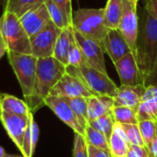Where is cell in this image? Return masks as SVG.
<instances>
[{"instance_id":"3957f363","label":"cell","mask_w":157,"mask_h":157,"mask_svg":"<svg viewBox=\"0 0 157 157\" xmlns=\"http://www.w3.org/2000/svg\"><path fill=\"white\" fill-rule=\"evenodd\" d=\"M7 52L32 54L30 38L19 17L14 13L4 11L0 21V55Z\"/></svg>"},{"instance_id":"e0dca14e","label":"cell","mask_w":157,"mask_h":157,"mask_svg":"<svg viewBox=\"0 0 157 157\" xmlns=\"http://www.w3.org/2000/svg\"><path fill=\"white\" fill-rule=\"evenodd\" d=\"M138 121H154L157 122V86H148L137 109Z\"/></svg>"},{"instance_id":"f546056e","label":"cell","mask_w":157,"mask_h":157,"mask_svg":"<svg viewBox=\"0 0 157 157\" xmlns=\"http://www.w3.org/2000/svg\"><path fill=\"white\" fill-rule=\"evenodd\" d=\"M144 145L149 149L157 133V122L154 121H141L138 122Z\"/></svg>"},{"instance_id":"9a60e30c","label":"cell","mask_w":157,"mask_h":157,"mask_svg":"<svg viewBox=\"0 0 157 157\" xmlns=\"http://www.w3.org/2000/svg\"><path fill=\"white\" fill-rule=\"evenodd\" d=\"M103 47L113 63H116L125 55L132 52L127 40L119 29H109L104 40Z\"/></svg>"},{"instance_id":"44dd1931","label":"cell","mask_w":157,"mask_h":157,"mask_svg":"<svg viewBox=\"0 0 157 157\" xmlns=\"http://www.w3.org/2000/svg\"><path fill=\"white\" fill-rule=\"evenodd\" d=\"M104 8L106 27L109 29H118L123 14V0H108Z\"/></svg>"},{"instance_id":"7a4b0ae2","label":"cell","mask_w":157,"mask_h":157,"mask_svg":"<svg viewBox=\"0 0 157 157\" xmlns=\"http://www.w3.org/2000/svg\"><path fill=\"white\" fill-rule=\"evenodd\" d=\"M135 58L146 81L153 72L157 59V20L145 6L139 16Z\"/></svg>"},{"instance_id":"ba28073f","label":"cell","mask_w":157,"mask_h":157,"mask_svg":"<svg viewBox=\"0 0 157 157\" xmlns=\"http://www.w3.org/2000/svg\"><path fill=\"white\" fill-rule=\"evenodd\" d=\"M118 29L127 40L133 55L136 56L139 16L137 14V6L128 0H123V14Z\"/></svg>"},{"instance_id":"ffe728a7","label":"cell","mask_w":157,"mask_h":157,"mask_svg":"<svg viewBox=\"0 0 157 157\" xmlns=\"http://www.w3.org/2000/svg\"><path fill=\"white\" fill-rule=\"evenodd\" d=\"M0 110L3 112L29 117L31 113L30 109L26 101L17 98L15 96L3 93L0 98Z\"/></svg>"},{"instance_id":"d590c367","label":"cell","mask_w":157,"mask_h":157,"mask_svg":"<svg viewBox=\"0 0 157 157\" xmlns=\"http://www.w3.org/2000/svg\"><path fill=\"white\" fill-rule=\"evenodd\" d=\"M58 6H60L69 16V17L72 19L73 17V8H72V1L71 0H53Z\"/></svg>"},{"instance_id":"60d3db41","label":"cell","mask_w":157,"mask_h":157,"mask_svg":"<svg viewBox=\"0 0 157 157\" xmlns=\"http://www.w3.org/2000/svg\"><path fill=\"white\" fill-rule=\"evenodd\" d=\"M3 2H4V0H2V3H3Z\"/></svg>"},{"instance_id":"ab89813d","label":"cell","mask_w":157,"mask_h":157,"mask_svg":"<svg viewBox=\"0 0 157 157\" xmlns=\"http://www.w3.org/2000/svg\"><path fill=\"white\" fill-rule=\"evenodd\" d=\"M4 157H24L23 155H8V154H6V155Z\"/></svg>"},{"instance_id":"4dcf8cb0","label":"cell","mask_w":157,"mask_h":157,"mask_svg":"<svg viewBox=\"0 0 157 157\" xmlns=\"http://www.w3.org/2000/svg\"><path fill=\"white\" fill-rule=\"evenodd\" d=\"M68 65L76 67V68H81V67H89V64L82 52L81 49L75 42L73 47L71 48V51L69 52L68 56Z\"/></svg>"},{"instance_id":"4fadbf2b","label":"cell","mask_w":157,"mask_h":157,"mask_svg":"<svg viewBox=\"0 0 157 157\" xmlns=\"http://www.w3.org/2000/svg\"><path fill=\"white\" fill-rule=\"evenodd\" d=\"M29 117L10 114L3 111H1L0 115L5 131L20 152L23 148V142L29 123Z\"/></svg>"},{"instance_id":"6da1fadb","label":"cell","mask_w":157,"mask_h":157,"mask_svg":"<svg viewBox=\"0 0 157 157\" xmlns=\"http://www.w3.org/2000/svg\"><path fill=\"white\" fill-rule=\"evenodd\" d=\"M66 67V65L53 56L38 58L33 92L31 96L26 99L32 113L45 106V99L50 96L53 87L67 73Z\"/></svg>"},{"instance_id":"5b68a950","label":"cell","mask_w":157,"mask_h":157,"mask_svg":"<svg viewBox=\"0 0 157 157\" xmlns=\"http://www.w3.org/2000/svg\"><path fill=\"white\" fill-rule=\"evenodd\" d=\"M7 60L18 81L25 99H28L34 88L38 58L33 54H22L13 52H6Z\"/></svg>"},{"instance_id":"83f0119b","label":"cell","mask_w":157,"mask_h":157,"mask_svg":"<svg viewBox=\"0 0 157 157\" xmlns=\"http://www.w3.org/2000/svg\"><path fill=\"white\" fill-rule=\"evenodd\" d=\"M112 113L115 121L120 124H138L137 109L129 107H114Z\"/></svg>"},{"instance_id":"cb8c5ba5","label":"cell","mask_w":157,"mask_h":157,"mask_svg":"<svg viewBox=\"0 0 157 157\" xmlns=\"http://www.w3.org/2000/svg\"><path fill=\"white\" fill-rule=\"evenodd\" d=\"M63 99L69 104L75 117L77 118L79 124L86 132V127L89 125V119L87 114L88 98H64Z\"/></svg>"},{"instance_id":"484cf974","label":"cell","mask_w":157,"mask_h":157,"mask_svg":"<svg viewBox=\"0 0 157 157\" xmlns=\"http://www.w3.org/2000/svg\"><path fill=\"white\" fill-rule=\"evenodd\" d=\"M85 139L88 145H92L98 149L110 152L109 142L108 138L100 132L95 130L93 127L88 125L85 132Z\"/></svg>"},{"instance_id":"7402d4cb","label":"cell","mask_w":157,"mask_h":157,"mask_svg":"<svg viewBox=\"0 0 157 157\" xmlns=\"http://www.w3.org/2000/svg\"><path fill=\"white\" fill-rule=\"evenodd\" d=\"M39 127L33 118V113L31 112L29 117V123L27 131L24 137L23 148L21 154L24 157H32L36 149V145L39 140Z\"/></svg>"},{"instance_id":"836d02e7","label":"cell","mask_w":157,"mask_h":157,"mask_svg":"<svg viewBox=\"0 0 157 157\" xmlns=\"http://www.w3.org/2000/svg\"><path fill=\"white\" fill-rule=\"evenodd\" d=\"M127 157H151L149 149L144 145H131Z\"/></svg>"},{"instance_id":"d4e9b609","label":"cell","mask_w":157,"mask_h":157,"mask_svg":"<svg viewBox=\"0 0 157 157\" xmlns=\"http://www.w3.org/2000/svg\"><path fill=\"white\" fill-rule=\"evenodd\" d=\"M45 6H47L52 21L61 29L72 27V19L66 14V12L58 6L53 0H45Z\"/></svg>"},{"instance_id":"4316f807","label":"cell","mask_w":157,"mask_h":157,"mask_svg":"<svg viewBox=\"0 0 157 157\" xmlns=\"http://www.w3.org/2000/svg\"><path fill=\"white\" fill-rule=\"evenodd\" d=\"M115 123H116V121H115L112 111L107 113L106 115L100 117L99 119H98L96 121H89V125L91 127H93L95 130L102 132L108 138L109 142L113 133V129H114Z\"/></svg>"},{"instance_id":"8d00e7d4","label":"cell","mask_w":157,"mask_h":157,"mask_svg":"<svg viewBox=\"0 0 157 157\" xmlns=\"http://www.w3.org/2000/svg\"><path fill=\"white\" fill-rule=\"evenodd\" d=\"M144 6L157 20V0H146Z\"/></svg>"},{"instance_id":"603a6c76","label":"cell","mask_w":157,"mask_h":157,"mask_svg":"<svg viewBox=\"0 0 157 157\" xmlns=\"http://www.w3.org/2000/svg\"><path fill=\"white\" fill-rule=\"evenodd\" d=\"M45 0H4V11L11 12L18 17L23 16L29 10L39 7L44 4Z\"/></svg>"},{"instance_id":"e575fe53","label":"cell","mask_w":157,"mask_h":157,"mask_svg":"<svg viewBox=\"0 0 157 157\" xmlns=\"http://www.w3.org/2000/svg\"><path fill=\"white\" fill-rule=\"evenodd\" d=\"M88 155L89 157H112L110 152H107L92 145H88Z\"/></svg>"},{"instance_id":"2e32d148","label":"cell","mask_w":157,"mask_h":157,"mask_svg":"<svg viewBox=\"0 0 157 157\" xmlns=\"http://www.w3.org/2000/svg\"><path fill=\"white\" fill-rule=\"evenodd\" d=\"M146 91L144 85L141 86H121L114 98V107H129L137 109Z\"/></svg>"},{"instance_id":"d6a6232c","label":"cell","mask_w":157,"mask_h":157,"mask_svg":"<svg viewBox=\"0 0 157 157\" xmlns=\"http://www.w3.org/2000/svg\"><path fill=\"white\" fill-rule=\"evenodd\" d=\"M73 157H89L88 144L85 137L78 133H75Z\"/></svg>"},{"instance_id":"8fae6325","label":"cell","mask_w":157,"mask_h":157,"mask_svg":"<svg viewBox=\"0 0 157 157\" xmlns=\"http://www.w3.org/2000/svg\"><path fill=\"white\" fill-rule=\"evenodd\" d=\"M44 105L47 106L63 123L71 128L75 132V133L81 134L85 137V131L79 124L73 109L63 98L54 96H49L45 99Z\"/></svg>"},{"instance_id":"ac0fdd59","label":"cell","mask_w":157,"mask_h":157,"mask_svg":"<svg viewBox=\"0 0 157 157\" xmlns=\"http://www.w3.org/2000/svg\"><path fill=\"white\" fill-rule=\"evenodd\" d=\"M114 98L109 96L94 95L87 99V114L89 121H96L112 111Z\"/></svg>"},{"instance_id":"277c9868","label":"cell","mask_w":157,"mask_h":157,"mask_svg":"<svg viewBox=\"0 0 157 157\" xmlns=\"http://www.w3.org/2000/svg\"><path fill=\"white\" fill-rule=\"evenodd\" d=\"M105 8H79L73 12L72 26L86 38L103 47L109 29L104 23ZM104 49V47H103Z\"/></svg>"},{"instance_id":"d6986e66","label":"cell","mask_w":157,"mask_h":157,"mask_svg":"<svg viewBox=\"0 0 157 157\" xmlns=\"http://www.w3.org/2000/svg\"><path fill=\"white\" fill-rule=\"evenodd\" d=\"M76 42L74 28L69 27L62 30L54 48L53 57L64 65L68 66V56L73 45Z\"/></svg>"},{"instance_id":"74e56055","label":"cell","mask_w":157,"mask_h":157,"mask_svg":"<svg viewBox=\"0 0 157 157\" xmlns=\"http://www.w3.org/2000/svg\"><path fill=\"white\" fill-rule=\"evenodd\" d=\"M157 86V59L152 74L145 81V86Z\"/></svg>"},{"instance_id":"5bb4252c","label":"cell","mask_w":157,"mask_h":157,"mask_svg":"<svg viewBox=\"0 0 157 157\" xmlns=\"http://www.w3.org/2000/svg\"><path fill=\"white\" fill-rule=\"evenodd\" d=\"M19 20L29 38L40 33L52 21L45 4L29 10L19 17Z\"/></svg>"},{"instance_id":"7c38bea8","label":"cell","mask_w":157,"mask_h":157,"mask_svg":"<svg viewBox=\"0 0 157 157\" xmlns=\"http://www.w3.org/2000/svg\"><path fill=\"white\" fill-rule=\"evenodd\" d=\"M50 96L59 98H90L94 96L83 82L68 73L53 87Z\"/></svg>"},{"instance_id":"9c48e42d","label":"cell","mask_w":157,"mask_h":157,"mask_svg":"<svg viewBox=\"0 0 157 157\" xmlns=\"http://www.w3.org/2000/svg\"><path fill=\"white\" fill-rule=\"evenodd\" d=\"M74 34L75 37V40L82 52L84 53L89 67L94 68L98 71H100L104 74H107V69L105 65V58L104 53L105 51L101 45L97 43L96 41L86 38L79 31L74 29Z\"/></svg>"},{"instance_id":"b9f144b4","label":"cell","mask_w":157,"mask_h":157,"mask_svg":"<svg viewBox=\"0 0 157 157\" xmlns=\"http://www.w3.org/2000/svg\"><path fill=\"white\" fill-rule=\"evenodd\" d=\"M144 2H146V0H144Z\"/></svg>"},{"instance_id":"52a82bcc","label":"cell","mask_w":157,"mask_h":157,"mask_svg":"<svg viewBox=\"0 0 157 157\" xmlns=\"http://www.w3.org/2000/svg\"><path fill=\"white\" fill-rule=\"evenodd\" d=\"M63 29L51 21L44 29L30 38L32 54L37 58L53 56L56 41Z\"/></svg>"},{"instance_id":"8992f818","label":"cell","mask_w":157,"mask_h":157,"mask_svg":"<svg viewBox=\"0 0 157 157\" xmlns=\"http://www.w3.org/2000/svg\"><path fill=\"white\" fill-rule=\"evenodd\" d=\"M66 72L79 78L93 95L109 96L114 98L117 95L119 86L109 77L107 74L91 67L76 68L68 65Z\"/></svg>"},{"instance_id":"1f68e13d","label":"cell","mask_w":157,"mask_h":157,"mask_svg":"<svg viewBox=\"0 0 157 157\" xmlns=\"http://www.w3.org/2000/svg\"><path fill=\"white\" fill-rule=\"evenodd\" d=\"M131 145L144 146V143L138 124H121Z\"/></svg>"},{"instance_id":"f35d334b","label":"cell","mask_w":157,"mask_h":157,"mask_svg":"<svg viewBox=\"0 0 157 157\" xmlns=\"http://www.w3.org/2000/svg\"><path fill=\"white\" fill-rule=\"evenodd\" d=\"M149 151L151 157H157V133L149 148Z\"/></svg>"},{"instance_id":"30bf717a","label":"cell","mask_w":157,"mask_h":157,"mask_svg":"<svg viewBox=\"0 0 157 157\" xmlns=\"http://www.w3.org/2000/svg\"><path fill=\"white\" fill-rule=\"evenodd\" d=\"M122 86H145V79L132 52L128 53L114 63Z\"/></svg>"},{"instance_id":"f1b7e54d","label":"cell","mask_w":157,"mask_h":157,"mask_svg":"<svg viewBox=\"0 0 157 157\" xmlns=\"http://www.w3.org/2000/svg\"><path fill=\"white\" fill-rule=\"evenodd\" d=\"M131 144L121 138L115 133H112L109 140V149L112 157H127L130 151Z\"/></svg>"}]
</instances>
